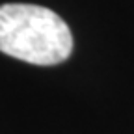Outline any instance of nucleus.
Listing matches in <instances>:
<instances>
[{
    "label": "nucleus",
    "instance_id": "nucleus-1",
    "mask_svg": "<svg viewBox=\"0 0 134 134\" xmlns=\"http://www.w3.org/2000/svg\"><path fill=\"white\" fill-rule=\"evenodd\" d=\"M71 50V30L52 9L36 4L0 6V52L34 65H56Z\"/></svg>",
    "mask_w": 134,
    "mask_h": 134
}]
</instances>
